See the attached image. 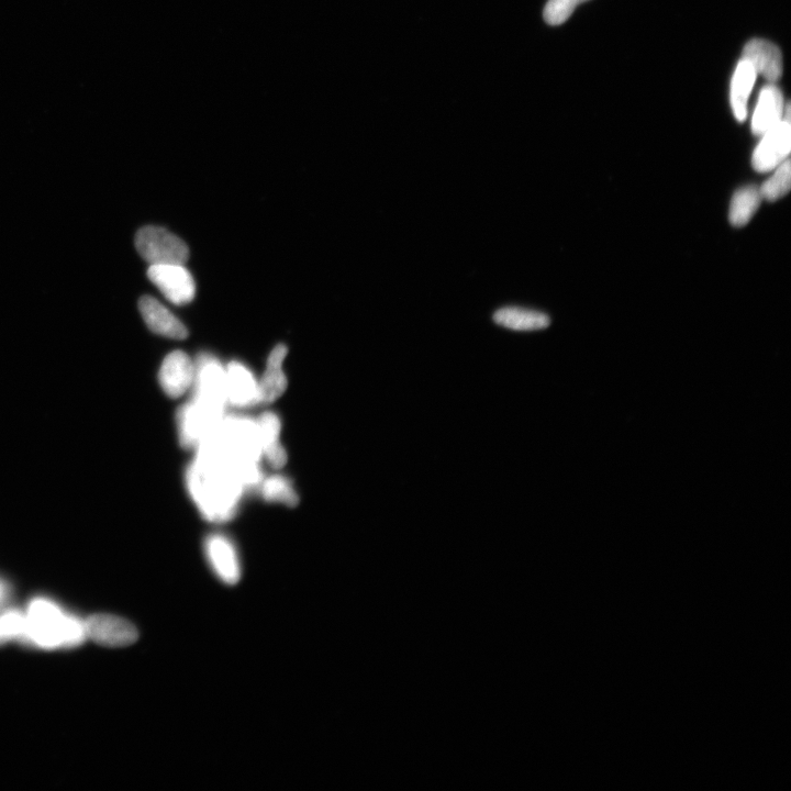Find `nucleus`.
<instances>
[{
	"label": "nucleus",
	"mask_w": 791,
	"mask_h": 791,
	"mask_svg": "<svg viewBox=\"0 0 791 791\" xmlns=\"http://www.w3.org/2000/svg\"><path fill=\"white\" fill-rule=\"evenodd\" d=\"M188 486L204 516L225 521L235 514L242 490L237 467L207 442L187 476Z\"/></svg>",
	"instance_id": "obj_1"
},
{
	"label": "nucleus",
	"mask_w": 791,
	"mask_h": 791,
	"mask_svg": "<svg viewBox=\"0 0 791 791\" xmlns=\"http://www.w3.org/2000/svg\"><path fill=\"white\" fill-rule=\"evenodd\" d=\"M27 634L24 643L41 650L64 649L66 623L69 615L53 601L33 599L28 607Z\"/></svg>",
	"instance_id": "obj_2"
},
{
	"label": "nucleus",
	"mask_w": 791,
	"mask_h": 791,
	"mask_svg": "<svg viewBox=\"0 0 791 791\" xmlns=\"http://www.w3.org/2000/svg\"><path fill=\"white\" fill-rule=\"evenodd\" d=\"M136 248L151 265L185 264L189 258L186 243L160 227H144L136 236Z\"/></svg>",
	"instance_id": "obj_3"
},
{
	"label": "nucleus",
	"mask_w": 791,
	"mask_h": 791,
	"mask_svg": "<svg viewBox=\"0 0 791 791\" xmlns=\"http://www.w3.org/2000/svg\"><path fill=\"white\" fill-rule=\"evenodd\" d=\"M148 276L174 305L184 306L193 302L196 284L184 264L151 265Z\"/></svg>",
	"instance_id": "obj_4"
},
{
	"label": "nucleus",
	"mask_w": 791,
	"mask_h": 791,
	"mask_svg": "<svg viewBox=\"0 0 791 791\" xmlns=\"http://www.w3.org/2000/svg\"><path fill=\"white\" fill-rule=\"evenodd\" d=\"M87 638L107 648H125L139 639L138 629L124 618L99 614L85 621Z\"/></svg>",
	"instance_id": "obj_5"
},
{
	"label": "nucleus",
	"mask_w": 791,
	"mask_h": 791,
	"mask_svg": "<svg viewBox=\"0 0 791 791\" xmlns=\"http://www.w3.org/2000/svg\"><path fill=\"white\" fill-rule=\"evenodd\" d=\"M221 408L210 406L195 399L180 412L181 441L185 447H193L196 443L209 437L221 422Z\"/></svg>",
	"instance_id": "obj_6"
},
{
	"label": "nucleus",
	"mask_w": 791,
	"mask_h": 791,
	"mask_svg": "<svg viewBox=\"0 0 791 791\" xmlns=\"http://www.w3.org/2000/svg\"><path fill=\"white\" fill-rule=\"evenodd\" d=\"M755 149L752 164L755 171L760 173L776 169L789 157L791 150L790 122L782 120L778 125L768 130Z\"/></svg>",
	"instance_id": "obj_7"
},
{
	"label": "nucleus",
	"mask_w": 791,
	"mask_h": 791,
	"mask_svg": "<svg viewBox=\"0 0 791 791\" xmlns=\"http://www.w3.org/2000/svg\"><path fill=\"white\" fill-rule=\"evenodd\" d=\"M159 378L165 394L178 398L193 385L196 378L195 366L186 353L174 351L163 361Z\"/></svg>",
	"instance_id": "obj_8"
},
{
	"label": "nucleus",
	"mask_w": 791,
	"mask_h": 791,
	"mask_svg": "<svg viewBox=\"0 0 791 791\" xmlns=\"http://www.w3.org/2000/svg\"><path fill=\"white\" fill-rule=\"evenodd\" d=\"M206 555L222 583L233 586L240 582L241 566L235 545L222 536H211L205 544Z\"/></svg>",
	"instance_id": "obj_9"
},
{
	"label": "nucleus",
	"mask_w": 791,
	"mask_h": 791,
	"mask_svg": "<svg viewBox=\"0 0 791 791\" xmlns=\"http://www.w3.org/2000/svg\"><path fill=\"white\" fill-rule=\"evenodd\" d=\"M139 310L149 329L159 336L174 340H184L188 337L184 323L159 300L151 296H143L139 302Z\"/></svg>",
	"instance_id": "obj_10"
},
{
	"label": "nucleus",
	"mask_w": 791,
	"mask_h": 791,
	"mask_svg": "<svg viewBox=\"0 0 791 791\" xmlns=\"http://www.w3.org/2000/svg\"><path fill=\"white\" fill-rule=\"evenodd\" d=\"M742 59L748 60L757 75H762L770 83L774 84L783 75V54L776 44L770 41L754 39L746 43Z\"/></svg>",
	"instance_id": "obj_11"
},
{
	"label": "nucleus",
	"mask_w": 791,
	"mask_h": 791,
	"mask_svg": "<svg viewBox=\"0 0 791 791\" xmlns=\"http://www.w3.org/2000/svg\"><path fill=\"white\" fill-rule=\"evenodd\" d=\"M196 399L210 406L222 408L228 399L227 374L219 363L211 358L199 361Z\"/></svg>",
	"instance_id": "obj_12"
},
{
	"label": "nucleus",
	"mask_w": 791,
	"mask_h": 791,
	"mask_svg": "<svg viewBox=\"0 0 791 791\" xmlns=\"http://www.w3.org/2000/svg\"><path fill=\"white\" fill-rule=\"evenodd\" d=\"M784 95L777 86L770 83L763 87L752 119V131L756 136L779 124L784 118Z\"/></svg>",
	"instance_id": "obj_13"
},
{
	"label": "nucleus",
	"mask_w": 791,
	"mask_h": 791,
	"mask_svg": "<svg viewBox=\"0 0 791 791\" xmlns=\"http://www.w3.org/2000/svg\"><path fill=\"white\" fill-rule=\"evenodd\" d=\"M284 344H278L267 360L266 371L259 384V403L270 404L280 398L287 388L283 363L287 355Z\"/></svg>",
	"instance_id": "obj_14"
},
{
	"label": "nucleus",
	"mask_w": 791,
	"mask_h": 791,
	"mask_svg": "<svg viewBox=\"0 0 791 791\" xmlns=\"http://www.w3.org/2000/svg\"><path fill=\"white\" fill-rule=\"evenodd\" d=\"M226 374L228 399L232 404L248 406L259 403V384H256L247 367L232 362Z\"/></svg>",
	"instance_id": "obj_15"
},
{
	"label": "nucleus",
	"mask_w": 791,
	"mask_h": 791,
	"mask_svg": "<svg viewBox=\"0 0 791 791\" xmlns=\"http://www.w3.org/2000/svg\"><path fill=\"white\" fill-rule=\"evenodd\" d=\"M757 73L753 65L745 59H741L731 82V106L734 117L743 122L748 117V104Z\"/></svg>",
	"instance_id": "obj_16"
},
{
	"label": "nucleus",
	"mask_w": 791,
	"mask_h": 791,
	"mask_svg": "<svg viewBox=\"0 0 791 791\" xmlns=\"http://www.w3.org/2000/svg\"><path fill=\"white\" fill-rule=\"evenodd\" d=\"M256 423L260 431L262 453L274 469H281L287 462L286 451L280 442L281 420L273 412H266Z\"/></svg>",
	"instance_id": "obj_17"
},
{
	"label": "nucleus",
	"mask_w": 791,
	"mask_h": 791,
	"mask_svg": "<svg viewBox=\"0 0 791 791\" xmlns=\"http://www.w3.org/2000/svg\"><path fill=\"white\" fill-rule=\"evenodd\" d=\"M494 320L497 325L514 331H537L550 326L549 316L539 311L506 307L496 311Z\"/></svg>",
	"instance_id": "obj_18"
},
{
	"label": "nucleus",
	"mask_w": 791,
	"mask_h": 791,
	"mask_svg": "<svg viewBox=\"0 0 791 791\" xmlns=\"http://www.w3.org/2000/svg\"><path fill=\"white\" fill-rule=\"evenodd\" d=\"M762 199L760 188L746 186L739 189L732 198L730 207L731 224L738 228L749 224L757 209L760 208Z\"/></svg>",
	"instance_id": "obj_19"
},
{
	"label": "nucleus",
	"mask_w": 791,
	"mask_h": 791,
	"mask_svg": "<svg viewBox=\"0 0 791 791\" xmlns=\"http://www.w3.org/2000/svg\"><path fill=\"white\" fill-rule=\"evenodd\" d=\"M263 496L267 501L281 503L288 507H296L299 497L287 478L276 475L267 478L263 484Z\"/></svg>",
	"instance_id": "obj_20"
},
{
	"label": "nucleus",
	"mask_w": 791,
	"mask_h": 791,
	"mask_svg": "<svg viewBox=\"0 0 791 791\" xmlns=\"http://www.w3.org/2000/svg\"><path fill=\"white\" fill-rule=\"evenodd\" d=\"M775 173L771 178L763 184L760 188L763 199L768 202H776V200L786 196L791 187V167L790 161L787 159L775 169Z\"/></svg>",
	"instance_id": "obj_21"
},
{
	"label": "nucleus",
	"mask_w": 791,
	"mask_h": 791,
	"mask_svg": "<svg viewBox=\"0 0 791 791\" xmlns=\"http://www.w3.org/2000/svg\"><path fill=\"white\" fill-rule=\"evenodd\" d=\"M26 634L27 617L20 610H7L0 616V645L14 640L24 642Z\"/></svg>",
	"instance_id": "obj_22"
},
{
	"label": "nucleus",
	"mask_w": 791,
	"mask_h": 791,
	"mask_svg": "<svg viewBox=\"0 0 791 791\" xmlns=\"http://www.w3.org/2000/svg\"><path fill=\"white\" fill-rule=\"evenodd\" d=\"M588 0H549L543 17L550 26H560L570 18L576 7Z\"/></svg>",
	"instance_id": "obj_23"
},
{
	"label": "nucleus",
	"mask_w": 791,
	"mask_h": 791,
	"mask_svg": "<svg viewBox=\"0 0 791 791\" xmlns=\"http://www.w3.org/2000/svg\"><path fill=\"white\" fill-rule=\"evenodd\" d=\"M86 639L85 622L74 616H69L68 623H66L64 649L79 648Z\"/></svg>",
	"instance_id": "obj_24"
},
{
	"label": "nucleus",
	"mask_w": 791,
	"mask_h": 791,
	"mask_svg": "<svg viewBox=\"0 0 791 791\" xmlns=\"http://www.w3.org/2000/svg\"><path fill=\"white\" fill-rule=\"evenodd\" d=\"M3 589L4 588L2 587V585H0V600H2V598H3V593H4Z\"/></svg>",
	"instance_id": "obj_25"
}]
</instances>
